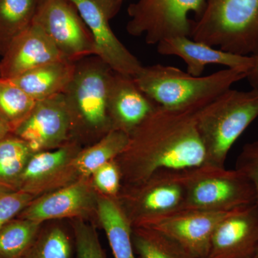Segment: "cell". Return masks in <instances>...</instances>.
Returning <instances> with one entry per match:
<instances>
[{"mask_svg": "<svg viewBox=\"0 0 258 258\" xmlns=\"http://www.w3.org/2000/svg\"><path fill=\"white\" fill-rule=\"evenodd\" d=\"M258 246V205L231 212L217 225L206 258H253Z\"/></svg>", "mask_w": 258, "mask_h": 258, "instance_id": "4fadbf2b", "label": "cell"}, {"mask_svg": "<svg viewBox=\"0 0 258 258\" xmlns=\"http://www.w3.org/2000/svg\"><path fill=\"white\" fill-rule=\"evenodd\" d=\"M113 74L96 55L76 61L74 76L62 93L71 117V135L83 129L103 137L112 130L108 96Z\"/></svg>", "mask_w": 258, "mask_h": 258, "instance_id": "5b68a950", "label": "cell"}, {"mask_svg": "<svg viewBox=\"0 0 258 258\" xmlns=\"http://www.w3.org/2000/svg\"><path fill=\"white\" fill-rule=\"evenodd\" d=\"M35 103L10 80L0 77V119L12 134L26 119Z\"/></svg>", "mask_w": 258, "mask_h": 258, "instance_id": "484cf974", "label": "cell"}, {"mask_svg": "<svg viewBox=\"0 0 258 258\" xmlns=\"http://www.w3.org/2000/svg\"><path fill=\"white\" fill-rule=\"evenodd\" d=\"M98 215L114 258H137L132 242V226L114 198L98 200Z\"/></svg>", "mask_w": 258, "mask_h": 258, "instance_id": "d6986e66", "label": "cell"}, {"mask_svg": "<svg viewBox=\"0 0 258 258\" xmlns=\"http://www.w3.org/2000/svg\"><path fill=\"white\" fill-rule=\"evenodd\" d=\"M41 0H0V55L33 23Z\"/></svg>", "mask_w": 258, "mask_h": 258, "instance_id": "ffe728a7", "label": "cell"}, {"mask_svg": "<svg viewBox=\"0 0 258 258\" xmlns=\"http://www.w3.org/2000/svg\"><path fill=\"white\" fill-rule=\"evenodd\" d=\"M32 154L28 144L15 134L0 141V192L19 190L20 178Z\"/></svg>", "mask_w": 258, "mask_h": 258, "instance_id": "44dd1931", "label": "cell"}, {"mask_svg": "<svg viewBox=\"0 0 258 258\" xmlns=\"http://www.w3.org/2000/svg\"><path fill=\"white\" fill-rule=\"evenodd\" d=\"M253 258H258V246H257V250H256L255 254H254Z\"/></svg>", "mask_w": 258, "mask_h": 258, "instance_id": "836d02e7", "label": "cell"}, {"mask_svg": "<svg viewBox=\"0 0 258 258\" xmlns=\"http://www.w3.org/2000/svg\"><path fill=\"white\" fill-rule=\"evenodd\" d=\"M115 160L103 164L93 173V181L96 187L106 197L114 198L120 192L122 173Z\"/></svg>", "mask_w": 258, "mask_h": 258, "instance_id": "f546056e", "label": "cell"}, {"mask_svg": "<svg viewBox=\"0 0 258 258\" xmlns=\"http://www.w3.org/2000/svg\"><path fill=\"white\" fill-rule=\"evenodd\" d=\"M32 198L23 190L0 192V230L28 207Z\"/></svg>", "mask_w": 258, "mask_h": 258, "instance_id": "f1b7e54d", "label": "cell"}, {"mask_svg": "<svg viewBox=\"0 0 258 258\" xmlns=\"http://www.w3.org/2000/svg\"><path fill=\"white\" fill-rule=\"evenodd\" d=\"M132 242L137 258H195L170 237L151 227H133Z\"/></svg>", "mask_w": 258, "mask_h": 258, "instance_id": "603a6c76", "label": "cell"}, {"mask_svg": "<svg viewBox=\"0 0 258 258\" xmlns=\"http://www.w3.org/2000/svg\"><path fill=\"white\" fill-rule=\"evenodd\" d=\"M191 37L226 52L258 55V0H207Z\"/></svg>", "mask_w": 258, "mask_h": 258, "instance_id": "277c9868", "label": "cell"}, {"mask_svg": "<svg viewBox=\"0 0 258 258\" xmlns=\"http://www.w3.org/2000/svg\"><path fill=\"white\" fill-rule=\"evenodd\" d=\"M235 169L250 181L258 205V141L244 144L236 161Z\"/></svg>", "mask_w": 258, "mask_h": 258, "instance_id": "4dcf8cb0", "label": "cell"}, {"mask_svg": "<svg viewBox=\"0 0 258 258\" xmlns=\"http://www.w3.org/2000/svg\"><path fill=\"white\" fill-rule=\"evenodd\" d=\"M75 66L76 62L62 59L8 80L34 101H41L64 92L74 76Z\"/></svg>", "mask_w": 258, "mask_h": 258, "instance_id": "ac0fdd59", "label": "cell"}, {"mask_svg": "<svg viewBox=\"0 0 258 258\" xmlns=\"http://www.w3.org/2000/svg\"><path fill=\"white\" fill-rule=\"evenodd\" d=\"M71 149L64 146L57 150L33 153L22 174L19 190L30 193L34 184L60 170L71 157Z\"/></svg>", "mask_w": 258, "mask_h": 258, "instance_id": "cb8c5ba5", "label": "cell"}, {"mask_svg": "<svg viewBox=\"0 0 258 258\" xmlns=\"http://www.w3.org/2000/svg\"><path fill=\"white\" fill-rule=\"evenodd\" d=\"M247 75L226 69L209 76H193L173 66L155 64L142 66L134 79L158 106L181 110L205 106Z\"/></svg>", "mask_w": 258, "mask_h": 258, "instance_id": "7a4b0ae2", "label": "cell"}, {"mask_svg": "<svg viewBox=\"0 0 258 258\" xmlns=\"http://www.w3.org/2000/svg\"><path fill=\"white\" fill-rule=\"evenodd\" d=\"M93 195L83 183H77L33 202L20 213V218L41 224L46 220L79 216L88 211Z\"/></svg>", "mask_w": 258, "mask_h": 258, "instance_id": "e0dca14e", "label": "cell"}, {"mask_svg": "<svg viewBox=\"0 0 258 258\" xmlns=\"http://www.w3.org/2000/svg\"><path fill=\"white\" fill-rule=\"evenodd\" d=\"M63 56L40 26L33 23L15 37L0 60V77L12 79Z\"/></svg>", "mask_w": 258, "mask_h": 258, "instance_id": "5bb4252c", "label": "cell"}, {"mask_svg": "<svg viewBox=\"0 0 258 258\" xmlns=\"http://www.w3.org/2000/svg\"><path fill=\"white\" fill-rule=\"evenodd\" d=\"M76 258H107L96 230L83 222L74 227Z\"/></svg>", "mask_w": 258, "mask_h": 258, "instance_id": "83f0119b", "label": "cell"}, {"mask_svg": "<svg viewBox=\"0 0 258 258\" xmlns=\"http://www.w3.org/2000/svg\"><path fill=\"white\" fill-rule=\"evenodd\" d=\"M33 23L42 28L66 60L94 55L87 25L71 0H41Z\"/></svg>", "mask_w": 258, "mask_h": 258, "instance_id": "9c48e42d", "label": "cell"}, {"mask_svg": "<svg viewBox=\"0 0 258 258\" xmlns=\"http://www.w3.org/2000/svg\"><path fill=\"white\" fill-rule=\"evenodd\" d=\"M254 66L247 75L246 79L248 81L251 87L258 89V55L253 56Z\"/></svg>", "mask_w": 258, "mask_h": 258, "instance_id": "1f68e13d", "label": "cell"}, {"mask_svg": "<svg viewBox=\"0 0 258 258\" xmlns=\"http://www.w3.org/2000/svg\"><path fill=\"white\" fill-rule=\"evenodd\" d=\"M75 239L60 227L39 233L38 237L21 258H71Z\"/></svg>", "mask_w": 258, "mask_h": 258, "instance_id": "4316f807", "label": "cell"}, {"mask_svg": "<svg viewBox=\"0 0 258 258\" xmlns=\"http://www.w3.org/2000/svg\"><path fill=\"white\" fill-rule=\"evenodd\" d=\"M128 142V134L111 130L96 144L81 152L75 159V166L81 175H93L103 164L119 157L126 149Z\"/></svg>", "mask_w": 258, "mask_h": 258, "instance_id": "7402d4cb", "label": "cell"}, {"mask_svg": "<svg viewBox=\"0 0 258 258\" xmlns=\"http://www.w3.org/2000/svg\"><path fill=\"white\" fill-rule=\"evenodd\" d=\"M157 52L163 55H175L186 64V72L193 76H202L208 64H220L227 69L238 70L248 74L254 66L253 56H243L226 52L195 41L189 37L166 39L157 44Z\"/></svg>", "mask_w": 258, "mask_h": 258, "instance_id": "2e32d148", "label": "cell"}, {"mask_svg": "<svg viewBox=\"0 0 258 258\" xmlns=\"http://www.w3.org/2000/svg\"><path fill=\"white\" fill-rule=\"evenodd\" d=\"M182 174V210L230 212L256 204L253 186L236 169L204 164L184 169Z\"/></svg>", "mask_w": 258, "mask_h": 258, "instance_id": "8992f818", "label": "cell"}, {"mask_svg": "<svg viewBox=\"0 0 258 258\" xmlns=\"http://www.w3.org/2000/svg\"><path fill=\"white\" fill-rule=\"evenodd\" d=\"M71 134V117L62 93L36 101L13 133L25 141L33 153L59 147Z\"/></svg>", "mask_w": 258, "mask_h": 258, "instance_id": "7c38bea8", "label": "cell"}, {"mask_svg": "<svg viewBox=\"0 0 258 258\" xmlns=\"http://www.w3.org/2000/svg\"><path fill=\"white\" fill-rule=\"evenodd\" d=\"M195 118L205 164L224 167L231 148L258 118V89L230 88L198 108Z\"/></svg>", "mask_w": 258, "mask_h": 258, "instance_id": "3957f363", "label": "cell"}, {"mask_svg": "<svg viewBox=\"0 0 258 258\" xmlns=\"http://www.w3.org/2000/svg\"><path fill=\"white\" fill-rule=\"evenodd\" d=\"M200 108L173 110L158 106L129 135L128 146L118 157L122 174L133 184L159 171L205 164L206 152L195 118Z\"/></svg>", "mask_w": 258, "mask_h": 258, "instance_id": "6da1fadb", "label": "cell"}, {"mask_svg": "<svg viewBox=\"0 0 258 258\" xmlns=\"http://www.w3.org/2000/svg\"><path fill=\"white\" fill-rule=\"evenodd\" d=\"M40 224L27 219L13 220L0 230V258H21L38 237Z\"/></svg>", "mask_w": 258, "mask_h": 258, "instance_id": "d4e9b609", "label": "cell"}, {"mask_svg": "<svg viewBox=\"0 0 258 258\" xmlns=\"http://www.w3.org/2000/svg\"><path fill=\"white\" fill-rule=\"evenodd\" d=\"M10 134L12 133L10 132V129L3 123V120L0 119V141L8 137Z\"/></svg>", "mask_w": 258, "mask_h": 258, "instance_id": "d6a6232c", "label": "cell"}, {"mask_svg": "<svg viewBox=\"0 0 258 258\" xmlns=\"http://www.w3.org/2000/svg\"><path fill=\"white\" fill-rule=\"evenodd\" d=\"M157 106L139 88L133 77L114 72L108 96L112 130L122 131L130 135Z\"/></svg>", "mask_w": 258, "mask_h": 258, "instance_id": "9a60e30c", "label": "cell"}, {"mask_svg": "<svg viewBox=\"0 0 258 258\" xmlns=\"http://www.w3.org/2000/svg\"><path fill=\"white\" fill-rule=\"evenodd\" d=\"M71 1L92 35L94 55L115 73L134 78L143 66L120 41L110 25V20L119 12L123 0Z\"/></svg>", "mask_w": 258, "mask_h": 258, "instance_id": "ba28073f", "label": "cell"}, {"mask_svg": "<svg viewBox=\"0 0 258 258\" xmlns=\"http://www.w3.org/2000/svg\"><path fill=\"white\" fill-rule=\"evenodd\" d=\"M137 187L125 197L133 227L152 219L182 210L185 189L182 170H161L148 179L133 183Z\"/></svg>", "mask_w": 258, "mask_h": 258, "instance_id": "30bf717a", "label": "cell"}, {"mask_svg": "<svg viewBox=\"0 0 258 258\" xmlns=\"http://www.w3.org/2000/svg\"><path fill=\"white\" fill-rule=\"evenodd\" d=\"M207 0H139L129 5L126 30L134 37L144 36L148 45L176 37H191L193 13L198 20Z\"/></svg>", "mask_w": 258, "mask_h": 258, "instance_id": "52a82bcc", "label": "cell"}, {"mask_svg": "<svg viewBox=\"0 0 258 258\" xmlns=\"http://www.w3.org/2000/svg\"><path fill=\"white\" fill-rule=\"evenodd\" d=\"M231 212L180 210L139 226L162 232L194 257L206 258L215 229Z\"/></svg>", "mask_w": 258, "mask_h": 258, "instance_id": "8fae6325", "label": "cell"}]
</instances>
